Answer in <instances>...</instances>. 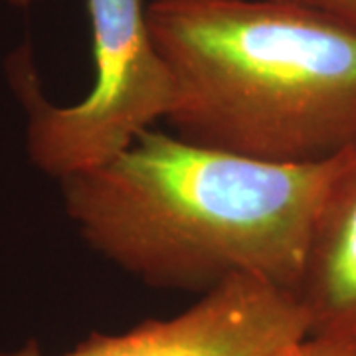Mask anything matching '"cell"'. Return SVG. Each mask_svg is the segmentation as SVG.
<instances>
[{"label": "cell", "instance_id": "1", "mask_svg": "<svg viewBox=\"0 0 356 356\" xmlns=\"http://www.w3.org/2000/svg\"><path fill=\"white\" fill-rule=\"evenodd\" d=\"M334 161L266 163L153 127L60 184L83 242L149 287L255 277L295 295Z\"/></svg>", "mask_w": 356, "mask_h": 356}, {"label": "cell", "instance_id": "2", "mask_svg": "<svg viewBox=\"0 0 356 356\" xmlns=\"http://www.w3.org/2000/svg\"><path fill=\"white\" fill-rule=\"evenodd\" d=\"M175 135L280 165L356 145V32L291 0H151Z\"/></svg>", "mask_w": 356, "mask_h": 356}, {"label": "cell", "instance_id": "3", "mask_svg": "<svg viewBox=\"0 0 356 356\" xmlns=\"http://www.w3.org/2000/svg\"><path fill=\"white\" fill-rule=\"evenodd\" d=\"M95 76L74 105L44 97L28 48L10 60V81L28 115L30 161L64 180L107 163L140 133L166 121L177 102L170 67L154 44L145 0H86Z\"/></svg>", "mask_w": 356, "mask_h": 356}, {"label": "cell", "instance_id": "4", "mask_svg": "<svg viewBox=\"0 0 356 356\" xmlns=\"http://www.w3.org/2000/svg\"><path fill=\"white\" fill-rule=\"evenodd\" d=\"M309 337L295 295L255 277H236L188 309L123 332H91L62 355L28 341L0 356H280Z\"/></svg>", "mask_w": 356, "mask_h": 356}, {"label": "cell", "instance_id": "5", "mask_svg": "<svg viewBox=\"0 0 356 356\" xmlns=\"http://www.w3.org/2000/svg\"><path fill=\"white\" fill-rule=\"evenodd\" d=\"M295 299L311 337L356 344V145L334 161Z\"/></svg>", "mask_w": 356, "mask_h": 356}, {"label": "cell", "instance_id": "6", "mask_svg": "<svg viewBox=\"0 0 356 356\" xmlns=\"http://www.w3.org/2000/svg\"><path fill=\"white\" fill-rule=\"evenodd\" d=\"M280 356H356V344L309 334Z\"/></svg>", "mask_w": 356, "mask_h": 356}, {"label": "cell", "instance_id": "7", "mask_svg": "<svg viewBox=\"0 0 356 356\" xmlns=\"http://www.w3.org/2000/svg\"><path fill=\"white\" fill-rule=\"evenodd\" d=\"M329 16L356 32V0H291Z\"/></svg>", "mask_w": 356, "mask_h": 356}, {"label": "cell", "instance_id": "8", "mask_svg": "<svg viewBox=\"0 0 356 356\" xmlns=\"http://www.w3.org/2000/svg\"><path fill=\"white\" fill-rule=\"evenodd\" d=\"M10 6H16V8H28L30 4H34L36 0H6Z\"/></svg>", "mask_w": 356, "mask_h": 356}]
</instances>
